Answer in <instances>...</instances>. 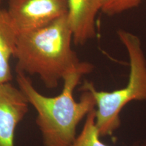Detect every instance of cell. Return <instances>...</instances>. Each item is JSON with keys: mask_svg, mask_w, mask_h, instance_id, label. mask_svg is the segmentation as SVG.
I'll use <instances>...</instances> for the list:
<instances>
[{"mask_svg": "<svg viewBox=\"0 0 146 146\" xmlns=\"http://www.w3.org/2000/svg\"><path fill=\"white\" fill-rule=\"evenodd\" d=\"M1 0H0V3H1Z\"/></svg>", "mask_w": 146, "mask_h": 146, "instance_id": "8fae6325", "label": "cell"}, {"mask_svg": "<svg viewBox=\"0 0 146 146\" xmlns=\"http://www.w3.org/2000/svg\"><path fill=\"white\" fill-rule=\"evenodd\" d=\"M141 146H146V142H145V143L142 144V145H141Z\"/></svg>", "mask_w": 146, "mask_h": 146, "instance_id": "30bf717a", "label": "cell"}, {"mask_svg": "<svg viewBox=\"0 0 146 146\" xmlns=\"http://www.w3.org/2000/svg\"><path fill=\"white\" fill-rule=\"evenodd\" d=\"M23 91L9 83H0V146H14L17 126L28 112Z\"/></svg>", "mask_w": 146, "mask_h": 146, "instance_id": "5b68a950", "label": "cell"}, {"mask_svg": "<svg viewBox=\"0 0 146 146\" xmlns=\"http://www.w3.org/2000/svg\"><path fill=\"white\" fill-rule=\"evenodd\" d=\"M18 34L7 10L0 8V83H9L12 78L10 61L14 57Z\"/></svg>", "mask_w": 146, "mask_h": 146, "instance_id": "52a82bcc", "label": "cell"}, {"mask_svg": "<svg viewBox=\"0 0 146 146\" xmlns=\"http://www.w3.org/2000/svg\"><path fill=\"white\" fill-rule=\"evenodd\" d=\"M127 50L130 72L126 86L112 91L97 90L92 82L85 81L80 90L90 91L96 100V125L100 137L112 136L118 129L120 113L133 101L146 100V57L139 37L125 29L116 31Z\"/></svg>", "mask_w": 146, "mask_h": 146, "instance_id": "3957f363", "label": "cell"}, {"mask_svg": "<svg viewBox=\"0 0 146 146\" xmlns=\"http://www.w3.org/2000/svg\"><path fill=\"white\" fill-rule=\"evenodd\" d=\"M145 0H100L101 12L108 16H114L131 10Z\"/></svg>", "mask_w": 146, "mask_h": 146, "instance_id": "9c48e42d", "label": "cell"}, {"mask_svg": "<svg viewBox=\"0 0 146 146\" xmlns=\"http://www.w3.org/2000/svg\"><path fill=\"white\" fill-rule=\"evenodd\" d=\"M6 10L19 34L41 28L67 15L68 0H8Z\"/></svg>", "mask_w": 146, "mask_h": 146, "instance_id": "277c9868", "label": "cell"}, {"mask_svg": "<svg viewBox=\"0 0 146 146\" xmlns=\"http://www.w3.org/2000/svg\"><path fill=\"white\" fill-rule=\"evenodd\" d=\"M99 131L96 125V108L86 116L85 124L81 133L70 146H109L100 139Z\"/></svg>", "mask_w": 146, "mask_h": 146, "instance_id": "ba28073f", "label": "cell"}, {"mask_svg": "<svg viewBox=\"0 0 146 146\" xmlns=\"http://www.w3.org/2000/svg\"><path fill=\"white\" fill-rule=\"evenodd\" d=\"M94 70L92 64L83 62L80 68L63 78L60 94L47 97L36 90L25 73L16 71L18 87L37 113L36 123L43 137L44 146H70L76 137V129L81 121L96 108V103L90 91L82 89L79 101L73 96L81 78Z\"/></svg>", "mask_w": 146, "mask_h": 146, "instance_id": "6da1fadb", "label": "cell"}, {"mask_svg": "<svg viewBox=\"0 0 146 146\" xmlns=\"http://www.w3.org/2000/svg\"><path fill=\"white\" fill-rule=\"evenodd\" d=\"M101 11L100 0H68V21L73 43L83 45L96 36V16Z\"/></svg>", "mask_w": 146, "mask_h": 146, "instance_id": "8992f818", "label": "cell"}, {"mask_svg": "<svg viewBox=\"0 0 146 146\" xmlns=\"http://www.w3.org/2000/svg\"><path fill=\"white\" fill-rule=\"evenodd\" d=\"M68 14L41 28L18 34L16 71L36 74L47 88H56L66 75L81 66L72 49Z\"/></svg>", "mask_w": 146, "mask_h": 146, "instance_id": "7a4b0ae2", "label": "cell"}]
</instances>
